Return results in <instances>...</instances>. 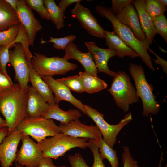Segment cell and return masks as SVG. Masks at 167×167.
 <instances>
[{
  "label": "cell",
  "instance_id": "60d3db41",
  "mask_svg": "<svg viewBox=\"0 0 167 167\" xmlns=\"http://www.w3.org/2000/svg\"><path fill=\"white\" fill-rule=\"evenodd\" d=\"M148 50L154 54L157 58L156 59H152L154 60L155 63L160 65L163 69V70L166 74L167 73V62L162 58H161L150 49Z\"/></svg>",
  "mask_w": 167,
  "mask_h": 167
},
{
  "label": "cell",
  "instance_id": "b9f144b4",
  "mask_svg": "<svg viewBox=\"0 0 167 167\" xmlns=\"http://www.w3.org/2000/svg\"><path fill=\"white\" fill-rule=\"evenodd\" d=\"M36 167H66V165L56 166L53 164L51 158L44 157Z\"/></svg>",
  "mask_w": 167,
  "mask_h": 167
},
{
  "label": "cell",
  "instance_id": "4fadbf2b",
  "mask_svg": "<svg viewBox=\"0 0 167 167\" xmlns=\"http://www.w3.org/2000/svg\"><path fill=\"white\" fill-rule=\"evenodd\" d=\"M59 126L61 133L71 136L94 140L102 139L101 133L96 126L84 124L79 120L66 123H60Z\"/></svg>",
  "mask_w": 167,
  "mask_h": 167
},
{
  "label": "cell",
  "instance_id": "f6af8a7d",
  "mask_svg": "<svg viewBox=\"0 0 167 167\" xmlns=\"http://www.w3.org/2000/svg\"><path fill=\"white\" fill-rule=\"evenodd\" d=\"M12 8L15 11L16 10L18 0H5Z\"/></svg>",
  "mask_w": 167,
  "mask_h": 167
},
{
  "label": "cell",
  "instance_id": "30bf717a",
  "mask_svg": "<svg viewBox=\"0 0 167 167\" xmlns=\"http://www.w3.org/2000/svg\"><path fill=\"white\" fill-rule=\"evenodd\" d=\"M22 146L17 152L15 161L19 164L30 167H36L44 157L39 144L29 136L23 135Z\"/></svg>",
  "mask_w": 167,
  "mask_h": 167
},
{
  "label": "cell",
  "instance_id": "d4e9b609",
  "mask_svg": "<svg viewBox=\"0 0 167 167\" xmlns=\"http://www.w3.org/2000/svg\"><path fill=\"white\" fill-rule=\"evenodd\" d=\"M81 79L84 91L91 94L106 89L107 84L103 80L97 76H95L85 72H79Z\"/></svg>",
  "mask_w": 167,
  "mask_h": 167
},
{
  "label": "cell",
  "instance_id": "7a4b0ae2",
  "mask_svg": "<svg viewBox=\"0 0 167 167\" xmlns=\"http://www.w3.org/2000/svg\"><path fill=\"white\" fill-rule=\"evenodd\" d=\"M95 9L101 17H105L111 22L115 34L136 53L146 66L152 71H155L152 58L148 53L150 49V45L146 42L138 39L129 27L118 21L110 8L97 5Z\"/></svg>",
  "mask_w": 167,
  "mask_h": 167
},
{
  "label": "cell",
  "instance_id": "9a60e30c",
  "mask_svg": "<svg viewBox=\"0 0 167 167\" xmlns=\"http://www.w3.org/2000/svg\"><path fill=\"white\" fill-rule=\"evenodd\" d=\"M47 84L54 93L55 102L58 103L62 101H68L83 113L87 115L84 104L81 101L75 98L71 94L70 90L64 84L51 76H40Z\"/></svg>",
  "mask_w": 167,
  "mask_h": 167
},
{
  "label": "cell",
  "instance_id": "ee69618b",
  "mask_svg": "<svg viewBox=\"0 0 167 167\" xmlns=\"http://www.w3.org/2000/svg\"><path fill=\"white\" fill-rule=\"evenodd\" d=\"M8 132V129L6 127L0 129V145L7 135Z\"/></svg>",
  "mask_w": 167,
  "mask_h": 167
},
{
  "label": "cell",
  "instance_id": "44dd1931",
  "mask_svg": "<svg viewBox=\"0 0 167 167\" xmlns=\"http://www.w3.org/2000/svg\"><path fill=\"white\" fill-rule=\"evenodd\" d=\"M105 44L110 49L116 50L118 57L123 58L128 56L131 58L139 57L133 49L127 45L113 31H105Z\"/></svg>",
  "mask_w": 167,
  "mask_h": 167
},
{
  "label": "cell",
  "instance_id": "5bb4252c",
  "mask_svg": "<svg viewBox=\"0 0 167 167\" xmlns=\"http://www.w3.org/2000/svg\"><path fill=\"white\" fill-rule=\"evenodd\" d=\"M23 134L17 128L8 134L0 145L1 167H10L15 161L17 147Z\"/></svg>",
  "mask_w": 167,
  "mask_h": 167
},
{
  "label": "cell",
  "instance_id": "d6a6232c",
  "mask_svg": "<svg viewBox=\"0 0 167 167\" xmlns=\"http://www.w3.org/2000/svg\"><path fill=\"white\" fill-rule=\"evenodd\" d=\"M75 35H69L60 38L50 37L48 41H46L42 39L41 43L44 44L47 42L53 43V47L57 49L65 50L68 45L76 39Z\"/></svg>",
  "mask_w": 167,
  "mask_h": 167
},
{
  "label": "cell",
  "instance_id": "8992f818",
  "mask_svg": "<svg viewBox=\"0 0 167 167\" xmlns=\"http://www.w3.org/2000/svg\"><path fill=\"white\" fill-rule=\"evenodd\" d=\"M31 64L33 70L40 76L65 75L71 71L76 69L78 65L69 62L58 56L48 57L45 55L35 53Z\"/></svg>",
  "mask_w": 167,
  "mask_h": 167
},
{
  "label": "cell",
  "instance_id": "f35d334b",
  "mask_svg": "<svg viewBox=\"0 0 167 167\" xmlns=\"http://www.w3.org/2000/svg\"><path fill=\"white\" fill-rule=\"evenodd\" d=\"M133 0H112V5L111 9L115 15L119 14L128 5L132 4Z\"/></svg>",
  "mask_w": 167,
  "mask_h": 167
},
{
  "label": "cell",
  "instance_id": "e0dca14e",
  "mask_svg": "<svg viewBox=\"0 0 167 167\" xmlns=\"http://www.w3.org/2000/svg\"><path fill=\"white\" fill-rule=\"evenodd\" d=\"M115 17L120 23L129 27L138 39L146 42V36L141 28L138 13L132 4L127 5L119 14L115 15Z\"/></svg>",
  "mask_w": 167,
  "mask_h": 167
},
{
  "label": "cell",
  "instance_id": "4316f807",
  "mask_svg": "<svg viewBox=\"0 0 167 167\" xmlns=\"http://www.w3.org/2000/svg\"><path fill=\"white\" fill-rule=\"evenodd\" d=\"M94 143L98 148L100 155L103 160L107 159L111 167H118L119 162L117 151L108 145L103 140H92Z\"/></svg>",
  "mask_w": 167,
  "mask_h": 167
},
{
  "label": "cell",
  "instance_id": "7bdbcfd3",
  "mask_svg": "<svg viewBox=\"0 0 167 167\" xmlns=\"http://www.w3.org/2000/svg\"><path fill=\"white\" fill-rule=\"evenodd\" d=\"M81 0H62L58 4V6L63 12H64L67 8L70 5L74 3L80 2Z\"/></svg>",
  "mask_w": 167,
  "mask_h": 167
},
{
  "label": "cell",
  "instance_id": "277c9868",
  "mask_svg": "<svg viewBox=\"0 0 167 167\" xmlns=\"http://www.w3.org/2000/svg\"><path fill=\"white\" fill-rule=\"evenodd\" d=\"M88 140L87 138L75 137L61 132L38 143L44 157L56 159L63 156L66 152L73 148L88 147Z\"/></svg>",
  "mask_w": 167,
  "mask_h": 167
},
{
  "label": "cell",
  "instance_id": "7402d4cb",
  "mask_svg": "<svg viewBox=\"0 0 167 167\" xmlns=\"http://www.w3.org/2000/svg\"><path fill=\"white\" fill-rule=\"evenodd\" d=\"M82 114L79 110L70 109L65 111L59 108L58 104L54 103L49 105L43 117L57 120L62 123H66L72 120H79Z\"/></svg>",
  "mask_w": 167,
  "mask_h": 167
},
{
  "label": "cell",
  "instance_id": "ba28073f",
  "mask_svg": "<svg viewBox=\"0 0 167 167\" xmlns=\"http://www.w3.org/2000/svg\"><path fill=\"white\" fill-rule=\"evenodd\" d=\"M87 115L95 123L103 136V140L109 146L113 148L117 137L121 130L132 120V113L126 114L119 123L116 125L109 124L104 118V115L89 105L84 104Z\"/></svg>",
  "mask_w": 167,
  "mask_h": 167
},
{
  "label": "cell",
  "instance_id": "e575fe53",
  "mask_svg": "<svg viewBox=\"0 0 167 167\" xmlns=\"http://www.w3.org/2000/svg\"><path fill=\"white\" fill-rule=\"evenodd\" d=\"M14 46L11 45H0V71L8 77L6 69L9 58V49Z\"/></svg>",
  "mask_w": 167,
  "mask_h": 167
},
{
  "label": "cell",
  "instance_id": "c3c4849f",
  "mask_svg": "<svg viewBox=\"0 0 167 167\" xmlns=\"http://www.w3.org/2000/svg\"><path fill=\"white\" fill-rule=\"evenodd\" d=\"M159 1L162 4L167 6V1L166 0H159Z\"/></svg>",
  "mask_w": 167,
  "mask_h": 167
},
{
  "label": "cell",
  "instance_id": "1f68e13d",
  "mask_svg": "<svg viewBox=\"0 0 167 167\" xmlns=\"http://www.w3.org/2000/svg\"><path fill=\"white\" fill-rule=\"evenodd\" d=\"M26 4L32 10L38 14L41 18L48 20H50V15L44 4L43 0H25Z\"/></svg>",
  "mask_w": 167,
  "mask_h": 167
},
{
  "label": "cell",
  "instance_id": "484cf974",
  "mask_svg": "<svg viewBox=\"0 0 167 167\" xmlns=\"http://www.w3.org/2000/svg\"><path fill=\"white\" fill-rule=\"evenodd\" d=\"M44 3L50 17V20L58 30L64 27V14L54 0H44Z\"/></svg>",
  "mask_w": 167,
  "mask_h": 167
},
{
  "label": "cell",
  "instance_id": "5b68a950",
  "mask_svg": "<svg viewBox=\"0 0 167 167\" xmlns=\"http://www.w3.org/2000/svg\"><path fill=\"white\" fill-rule=\"evenodd\" d=\"M113 77L111 86L108 90L117 106L126 113L129 110L130 105L138 102L139 98L130 76L125 72L118 71Z\"/></svg>",
  "mask_w": 167,
  "mask_h": 167
},
{
  "label": "cell",
  "instance_id": "6da1fadb",
  "mask_svg": "<svg viewBox=\"0 0 167 167\" xmlns=\"http://www.w3.org/2000/svg\"><path fill=\"white\" fill-rule=\"evenodd\" d=\"M28 97L27 89L22 88L18 83L0 92V112L6 122L7 135L26 117Z\"/></svg>",
  "mask_w": 167,
  "mask_h": 167
},
{
  "label": "cell",
  "instance_id": "3957f363",
  "mask_svg": "<svg viewBox=\"0 0 167 167\" xmlns=\"http://www.w3.org/2000/svg\"><path fill=\"white\" fill-rule=\"evenodd\" d=\"M129 70L135 82L136 94L142 102V115L148 117L150 114H157L160 110V105L153 93V86L146 80L144 68L140 65L131 63Z\"/></svg>",
  "mask_w": 167,
  "mask_h": 167
},
{
  "label": "cell",
  "instance_id": "7dc6e473",
  "mask_svg": "<svg viewBox=\"0 0 167 167\" xmlns=\"http://www.w3.org/2000/svg\"><path fill=\"white\" fill-rule=\"evenodd\" d=\"M163 154L162 152L161 154V155L160 159L159 160V165L158 167H161L163 161Z\"/></svg>",
  "mask_w": 167,
  "mask_h": 167
},
{
  "label": "cell",
  "instance_id": "bcb514c9",
  "mask_svg": "<svg viewBox=\"0 0 167 167\" xmlns=\"http://www.w3.org/2000/svg\"><path fill=\"white\" fill-rule=\"evenodd\" d=\"M5 120L0 117V129L6 127Z\"/></svg>",
  "mask_w": 167,
  "mask_h": 167
},
{
  "label": "cell",
  "instance_id": "603a6c76",
  "mask_svg": "<svg viewBox=\"0 0 167 167\" xmlns=\"http://www.w3.org/2000/svg\"><path fill=\"white\" fill-rule=\"evenodd\" d=\"M29 68V81L32 87L49 105L55 103L53 93L40 76L33 69L31 63H28Z\"/></svg>",
  "mask_w": 167,
  "mask_h": 167
},
{
  "label": "cell",
  "instance_id": "8d00e7d4",
  "mask_svg": "<svg viewBox=\"0 0 167 167\" xmlns=\"http://www.w3.org/2000/svg\"><path fill=\"white\" fill-rule=\"evenodd\" d=\"M88 142V148L92 152L94 157V162L92 167H105L101 157L98 146L94 143L92 139H89Z\"/></svg>",
  "mask_w": 167,
  "mask_h": 167
},
{
  "label": "cell",
  "instance_id": "ffe728a7",
  "mask_svg": "<svg viewBox=\"0 0 167 167\" xmlns=\"http://www.w3.org/2000/svg\"><path fill=\"white\" fill-rule=\"evenodd\" d=\"M132 4L136 10L141 28L146 36V41L150 45L156 33L153 21L147 12L145 0H134Z\"/></svg>",
  "mask_w": 167,
  "mask_h": 167
},
{
  "label": "cell",
  "instance_id": "8fae6325",
  "mask_svg": "<svg viewBox=\"0 0 167 167\" xmlns=\"http://www.w3.org/2000/svg\"><path fill=\"white\" fill-rule=\"evenodd\" d=\"M15 11L27 34L29 45L32 46L37 33L42 29V26L24 0H18Z\"/></svg>",
  "mask_w": 167,
  "mask_h": 167
},
{
  "label": "cell",
  "instance_id": "83f0119b",
  "mask_svg": "<svg viewBox=\"0 0 167 167\" xmlns=\"http://www.w3.org/2000/svg\"><path fill=\"white\" fill-rule=\"evenodd\" d=\"M147 12L153 21L163 15L167 11V6L162 4L159 0H145Z\"/></svg>",
  "mask_w": 167,
  "mask_h": 167
},
{
  "label": "cell",
  "instance_id": "f907efd6",
  "mask_svg": "<svg viewBox=\"0 0 167 167\" xmlns=\"http://www.w3.org/2000/svg\"><path fill=\"white\" fill-rule=\"evenodd\" d=\"M165 167H167V165H166V166H165Z\"/></svg>",
  "mask_w": 167,
  "mask_h": 167
},
{
  "label": "cell",
  "instance_id": "ab89813d",
  "mask_svg": "<svg viewBox=\"0 0 167 167\" xmlns=\"http://www.w3.org/2000/svg\"><path fill=\"white\" fill-rule=\"evenodd\" d=\"M14 84L10 77L0 71V92L12 88Z\"/></svg>",
  "mask_w": 167,
  "mask_h": 167
},
{
  "label": "cell",
  "instance_id": "2e32d148",
  "mask_svg": "<svg viewBox=\"0 0 167 167\" xmlns=\"http://www.w3.org/2000/svg\"><path fill=\"white\" fill-rule=\"evenodd\" d=\"M85 44L88 52L92 54L98 72L114 77L116 72L109 69L108 62L111 58L117 55V51L110 48L105 49L99 47L94 41L85 42Z\"/></svg>",
  "mask_w": 167,
  "mask_h": 167
},
{
  "label": "cell",
  "instance_id": "ac0fdd59",
  "mask_svg": "<svg viewBox=\"0 0 167 167\" xmlns=\"http://www.w3.org/2000/svg\"><path fill=\"white\" fill-rule=\"evenodd\" d=\"M65 50V54L63 57L64 58L67 60L71 59L77 60L83 66L85 72L97 76L98 70L90 53H84L80 51L73 42L68 45Z\"/></svg>",
  "mask_w": 167,
  "mask_h": 167
},
{
  "label": "cell",
  "instance_id": "f546056e",
  "mask_svg": "<svg viewBox=\"0 0 167 167\" xmlns=\"http://www.w3.org/2000/svg\"><path fill=\"white\" fill-rule=\"evenodd\" d=\"M57 80L64 84L70 91L80 93L85 91L81 79L79 75L70 76Z\"/></svg>",
  "mask_w": 167,
  "mask_h": 167
},
{
  "label": "cell",
  "instance_id": "4dcf8cb0",
  "mask_svg": "<svg viewBox=\"0 0 167 167\" xmlns=\"http://www.w3.org/2000/svg\"><path fill=\"white\" fill-rule=\"evenodd\" d=\"M19 24L14 25L8 29L0 32V45H11L16 38L19 29Z\"/></svg>",
  "mask_w": 167,
  "mask_h": 167
},
{
  "label": "cell",
  "instance_id": "cb8c5ba5",
  "mask_svg": "<svg viewBox=\"0 0 167 167\" xmlns=\"http://www.w3.org/2000/svg\"><path fill=\"white\" fill-rule=\"evenodd\" d=\"M20 23L16 11L5 0H0V32Z\"/></svg>",
  "mask_w": 167,
  "mask_h": 167
},
{
  "label": "cell",
  "instance_id": "9c48e42d",
  "mask_svg": "<svg viewBox=\"0 0 167 167\" xmlns=\"http://www.w3.org/2000/svg\"><path fill=\"white\" fill-rule=\"evenodd\" d=\"M12 50H9L8 63L13 67L15 73V79L22 88L27 89L29 82V68L22 45L16 43Z\"/></svg>",
  "mask_w": 167,
  "mask_h": 167
},
{
  "label": "cell",
  "instance_id": "836d02e7",
  "mask_svg": "<svg viewBox=\"0 0 167 167\" xmlns=\"http://www.w3.org/2000/svg\"><path fill=\"white\" fill-rule=\"evenodd\" d=\"M156 34H160L167 43V19L164 15L153 21Z\"/></svg>",
  "mask_w": 167,
  "mask_h": 167
},
{
  "label": "cell",
  "instance_id": "52a82bcc",
  "mask_svg": "<svg viewBox=\"0 0 167 167\" xmlns=\"http://www.w3.org/2000/svg\"><path fill=\"white\" fill-rule=\"evenodd\" d=\"M23 135L31 136L37 143L48 136H53L61 133L59 126L53 119L43 117H25L17 127Z\"/></svg>",
  "mask_w": 167,
  "mask_h": 167
},
{
  "label": "cell",
  "instance_id": "7c38bea8",
  "mask_svg": "<svg viewBox=\"0 0 167 167\" xmlns=\"http://www.w3.org/2000/svg\"><path fill=\"white\" fill-rule=\"evenodd\" d=\"M71 12L88 33L95 37L105 38V31L100 25L88 8L82 6L80 2L77 3Z\"/></svg>",
  "mask_w": 167,
  "mask_h": 167
},
{
  "label": "cell",
  "instance_id": "d6986e66",
  "mask_svg": "<svg viewBox=\"0 0 167 167\" xmlns=\"http://www.w3.org/2000/svg\"><path fill=\"white\" fill-rule=\"evenodd\" d=\"M27 91L26 117L33 118L43 117L49 105L32 86L28 85Z\"/></svg>",
  "mask_w": 167,
  "mask_h": 167
},
{
  "label": "cell",
  "instance_id": "74e56055",
  "mask_svg": "<svg viewBox=\"0 0 167 167\" xmlns=\"http://www.w3.org/2000/svg\"><path fill=\"white\" fill-rule=\"evenodd\" d=\"M68 159L71 167H90L87 165L86 161L79 153L69 155Z\"/></svg>",
  "mask_w": 167,
  "mask_h": 167
},
{
  "label": "cell",
  "instance_id": "d590c367",
  "mask_svg": "<svg viewBox=\"0 0 167 167\" xmlns=\"http://www.w3.org/2000/svg\"><path fill=\"white\" fill-rule=\"evenodd\" d=\"M122 147L123 152L122 154V160L123 167H144L138 165V161L132 156L129 147Z\"/></svg>",
  "mask_w": 167,
  "mask_h": 167
},
{
  "label": "cell",
  "instance_id": "f1b7e54d",
  "mask_svg": "<svg viewBox=\"0 0 167 167\" xmlns=\"http://www.w3.org/2000/svg\"><path fill=\"white\" fill-rule=\"evenodd\" d=\"M20 43L24 50L26 59L28 63H31L32 56L29 48V44L27 34L22 24L20 23L18 34L13 42V44Z\"/></svg>",
  "mask_w": 167,
  "mask_h": 167
},
{
  "label": "cell",
  "instance_id": "681fc988",
  "mask_svg": "<svg viewBox=\"0 0 167 167\" xmlns=\"http://www.w3.org/2000/svg\"><path fill=\"white\" fill-rule=\"evenodd\" d=\"M15 167H30L20 165L19 164L16 162H15Z\"/></svg>",
  "mask_w": 167,
  "mask_h": 167
}]
</instances>
